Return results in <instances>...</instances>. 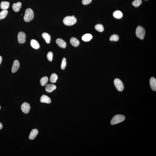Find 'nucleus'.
<instances>
[{
  "label": "nucleus",
  "instance_id": "obj_23",
  "mask_svg": "<svg viewBox=\"0 0 156 156\" xmlns=\"http://www.w3.org/2000/svg\"><path fill=\"white\" fill-rule=\"evenodd\" d=\"M113 15L114 17L118 19H120L122 17L123 14L121 11H117L114 12Z\"/></svg>",
  "mask_w": 156,
  "mask_h": 156
},
{
  "label": "nucleus",
  "instance_id": "obj_1",
  "mask_svg": "<svg viewBox=\"0 0 156 156\" xmlns=\"http://www.w3.org/2000/svg\"><path fill=\"white\" fill-rule=\"evenodd\" d=\"M34 17L33 11L30 8H28L25 10L24 20L25 22H30L33 19Z\"/></svg>",
  "mask_w": 156,
  "mask_h": 156
},
{
  "label": "nucleus",
  "instance_id": "obj_5",
  "mask_svg": "<svg viewBox=\"0 0 156 156\" xmlns=\"http://www.w3.org/2000/svg\"><path fill=\"white\" fill-rule=\"evenodd\" d=\"M114 84L117 90L119 91H121L124 89L123 84L120 79L116 78L114 80Z\"/></svg>",
  "mask_w": 156,
  "mask_h": 156
},
{
  "label": "nucleus",
  "instance_id": "obj_3",
  "mask_svg": "<svg viewBox=\"0 0 156 156\" xmlns=\"http://www.w3.org/2000/svg\"><path fill=\"white\" fill-rule=\"evenodd\" d=\"M77 19L75 17L67 16L63 19V22L65 25L67 26L73 25L76 23Z\"/></svg>",
  "mask_w": 156,
  "mask_h": 156
},
{
  "label": "nucleus",
  "instance_id": "obj_10",
  "mask_svg": "<svg viewBox=\"0 0 156 156\" xmlns=\"http://www.w3.org/2000/svg\"><path fill=\"white\" fill-rule=\"evenodd\" d=\"M38 130L37 129H33L30 133L29 138L30 139L33 140L36 137L38 134Z\"/></svg>",
  "mask_w": 156,
  "mask_h": 156
},
{
  "label": "nucleus",
  "instance_id": "obj_34",
  "mask_svg": "<svg viewBox=\"0 0 156 156\" xmlns=\"http://www.w3.org/2000/svg\"></svg>",
  "mask_w": 156,
  "mask_h": 156
},
{
  "label": "nucleus",
  "instance_id": "obj_35",
  "mask_svg": "<svg viewBox=\"0 0 156 156\" xmlns=\"http://www.w3.org/2000/svg\"><path fill=\"white\" fill-rule=\"evenodd\" d=\"M23 15L22 14V15Z\"/></svg>",
  "mask_w": 156,
  "mask_h": 156
},
{
  "label": "nucleus",
  "instance_id": "obj_9",
  "mask_svg": "<svg viewBox=\"0 0 156 156\" xmlns=\"http://www.w3.org/2000/svg\"><path fill=\"white\" fill-rule=\"evenodd\" d=\"M56 42L58 46L62 48H66V42L62 39L59 38L57 39Z\"/></svg>",
  "mask_w": 156,
  "mask_h": 156
},
{
  "label": "nucleus",
  "instance_id": "obj_17",
  "mask_svg": "<svg viewBox=\"0 0 156 156\" xmlns=\"http://www.w3.org/2000/svg\"><path fill=\"white\" fill-rule=\"evenodd\" d=\"M42 37L45 40L46 43H50L51 41V36L49 34L44 32L42 34Z\"/></svg>",
  "mask_w": 156,
  "mask_h": 156
},
{
  "label": "nucleus",
  "instance_id": "obj_11",
  "mask_svg": "<svg viewBox=\"0 0 156 156\" xmlns=\"http://www.w3.org/2000/svg\"><path fill=\"white\" fill-rule=\"evenodd\" d=\"M40 101L41 102L47 103H50L51 102L50 98L44 95L41 97Z\"/></svg>",
  "mask_w": 156,
  "mask_h": 156
},
{
  "label": "nucleus",
  "instance_id": "obj_30",
  "mask_svg": "<svg viewBox=\"0 0 156 156\" xmlns=\"http://www.w3.org/2000/svg\"><path fill=\"white\" fill-rule=\"evenodd\" d=\"M3 125L0 122V130H1L2 128Z\"/></svg>",
  "mask_w": 156,
  "mask_h": 156
},
{
  "label": "nucleus",
  "instance_id": "obj_29",
  "mask_svg": "<svg viewBox=\"0 0 156 156\" xmlns=\"http://www.w3.org/2000/svg\"><path fill=\"white\" fill-rule=\"evenodd\" d=\"M92 1V0H83L82 3L83 5H86L90 3Z\"/></svg>",
  "mask_w": 156,
  "mask_h": 156
},
{
  "label": "nucleus",
  "instance_id": "obj_16",
  "mask_svg": "<svg viewBox=\"0 0 156 156\" xmlns=\"http://www.w3.org/2000/svg\"><path fill=\"white\" fill-rule=\"evenodd\" d=\"M70 43L72 45L75 47H77L80 44V42L77 38L72 37L70 40Z\"/></svg>",
  "mask_w": 156,
  "mask_h": 156
},
{
  "label": "nucleus",
  "instance_id": "obj_31",
  "mask_svg": "<svg viewBox=\"0 0 156 156\" xmlns=\"http://www.w3.org/2000/svg\"><path fill=\"white\" fill-rule=\"evenodd\" d=\"M2 57L0 56V65L2 63Z\"/></svg>",
  "mask_w": 156,
  "mask_h": 156
},
{
  "label": "nucleus",
  "instance_id": "obj_4",
  "mask_svg": "<svg viewBox=\"0 0 156 156\" xmlns=\"http://www.w3.org/2000/svg\"><path fill=\"white\" fill-rule=\"evenodd\" d=\"M136 35L137 37L143 40L144 39L145 34V31L144 28L142 27L139 26L136 30Z\"/></svg>",
  "mask_w": 156,
  "mask_h": 156
},
{
  "label": "nucleus",
  "instance_id": "obj_18",
  "mask_svg": "<svg viewBox=\"0 0 156 156\" xmlns=\"http://www.w3.org/2000/svg\"><path fill=\"white\" fill-rule=\"evenodd\" d=\"M93 38V36L90 34H86L82 36V39L85 42H89Z\"/></svg>",
  "mask_w": 156,
  "mask_h": 156
},
{
  "label": "nucleus",
  "instance_id": "obj_33",
  "mask_svg": "<svg viewBox=\"0 0 156 156\" xmlns=\"http://www.w3.org/2000/svg\"><path fill=\"white\" fill-rule=\"evenodd\" d=\"M1 109V107L0 106V109Z\"/></svg>",
  "mask_w": 156,
  "mask_h": 156
},
{
  "label": "nucleus",
  "instance_id": "obj_26",
  "mask_svg": "<svg viewBox=\"0 0 156 156\" xmlns=\"http://www.w3.org/2000/svg\"><path fill=\"white\" fill-rule=\"evenodd\" d=\"M119 37L118 35H113L110 37V40L112 41H117L119 40Z\"/></svg>",
  "mask_w": 156,
  "mask_h": 156
},
{
  "label": "nucleus",
  "instance_id": "obj_15",
  "mask_svg": "<svg viewBox=\"0 0 156 156\" xmlns=\"http://www.w3.org/2000/svg\"><path fill=\"white\" fill-rule=\"evenodd\" d=\"M30 45L32 48L35 49H39L40 46L37 41L35 39H32L30 41Z\"/></svg>",
  "mask_w": 156,
  "mask_h": 156
},
{
  "label": "nucleus",
  "instance_id": "obj_22",
  "mask_svg": "<svg viewBox=\"0 0 156 156\" xmlns=\"http://www.w3.org/2000/svg\"><path fill=\"white\" fill-rule=\"evenodd\" d=\"M8 13V11L7 10H3L0 12V20H1L6 17Z\"/></svg>",
  "mask_w": 156,
  "mask_h": 156
},
{
  "label": "nucleus",
  "instance_id": "obj_8",
  "mask_svg": "<svg viewBox=\"0 0 156 156\" xmlns=\"http://www.w3.org/2000/svg\"><path fill=\"white\" fill-rule=\"evenodd\" d=\"M20 66L19 62L18 60H15L14 61L13 64L11 72L12 73H15L17 71Z\"/></svg>",
  "mask_w": 156,
  "mask_h": 156
},
{
  "label": "nucleus",
  "instance_id": "obj_25",
  "mask_svg": "<svg viewBox=\"0 0 156 156\" xmlns=\"http://www.w3.org/2000/svg\"><path fill=\"white\" fill-rule=\"evenodd\" d=\"M142 3L141 0H134L132 3V5L136 7H138Z\"/></svg>",
  "mask_w": 156,
  "mask_h": 156
},
{
  "label": "nucleus",
  "instance_id": "obj_12",
  "mask_svg": "<svg viewBox=\"0 0 156 156\" xmlns=\"http://www.w3.org/2000/svg\"><path fill=\"white\" fill-rule=\"evenodd\" d=\"M150 84L151 89L154 91L156 90V80L154 77H151L150 80Z\"/></svg>",
  "mask_w": 156,
  "mask_h": 156
},
{
  "label": "nucleus",
  "instance_id": "obj_14",
  "mask_svg": "<svg viewBox=\"0 0 156 156\" xmlns=\"http://www.w3.org/2000/svg\"><path fill=\"white\" fill-rule=\"evenodd\" d=\"M22 4L20 2H18L17 3H14L13 4L12 8L15 12H18L21 8Z\"/></svg>",
  "mask_w": 156,
  "mask_h": 156
},
{
  "label": "nucleus",
  "instance_id": "obj_21",
  "mask_svg": "<svg viewBox=\"0 0 156 156\" xmlns=\"http://www.w3.org/2000/svg\"><path fill=\"white\" fill-rule=\"evenodd\" d=\"M58 79L57 75L56 73H53L50 76V81L52 83H56Z\"/></svg>",
  "mask_w": 156,
  "mask_h": 156
},
{
  "label": "nucleus",
  "instance_id": "obj_13",
  "mask_svg": "<svg viewBox=\"0 0 156 156\" xmlns=\"http://www.w3.org/2000/svg\"><path fill=\"white\" fill-rule=\"evenodd\" d=\"M56 85L52 84H49L47 85L45 87V90L48 93H51L56 89Z\"/></svg>",
  "mask_w": 156,
  "mask_h": 156
},
{
  "label": "nucleus",
  "instance_id": "obj_2",
  "mask_svg": "<svg viewBox=\"0 0 156 156\" xmlns=\"http://www.w3.org/2000/svg\"><path fill=\"white\" fill-rule=\"evenodd\" d=\"M125 119V117L123 115H116L112 119L110 122V124L111 125L117 124L118 123L124 121Z\"/></svg>",
  "mask_w": 156,
  "mask_h": 156
},
{
  "label": "nucleus",
  "instance_id": "obj_24",
  "mask_svg": "<svg viewBox=\"0 0 156 156\" xmlns=\"http://www.w3.org/2000/svg\"><path fill=\"white\" fill-rule=\"evenodd\" d=\"M95 28L96 30L100 32H103L104 30L103 25L101 24H97L95 26Z\"/></svg>",
  "mask_w": 156,
  "mask_h": 156
},
{
  "label": "nucleus",
  "instance_id": "obj_27",
  "mask_svg": "<svg viewBox=\"0 0 156 156\" xmlns=\"http://www.w3.org/2000/svg\"><path fill=\"white\" fill-rule=\"evenodd\" d=\"M66 58H64L62 59L61 65V68L62 70L64 69L66 66Z\"/></svg>",
  "mask_w": 156,
  "mask_h": 156
},
{
  "label": "nucleus",
  "instance_id": "obj_28",
  "mask_svg": "<svg viewBox=\"0 0 156 156\" xmlns=\"http://www.w3.org/2000/svg\"><path fill=\"white\" fill-rule=\"evenodd\" d=\"M47 58L49 61H52L53 59V53L51 52H49L47 54Z\"/></svg>",
  "mask_w": 156,
  "mask_h": 156
},
{
  "label": "nucleus",
  "instance_id": "obj_19",
  "mask_svg": "<svg viewBox=\"0 0 156 156\" xmlns=\"http://www.w3.org/2000/svg\"><path fill=\"white\" fill-rule=\"evenodd\" d=\"M9 2L6 1H2L1 3L0 7L1 9L3 10H7L9 8Z\"/></svg>",
  "mask_w": 156,
  "mask_h": 156
},
{
  "label": "nucleus",
  "instance_id": "obj_32",
  "mask_svg": "<svg viewBox=\"0 0 156 156\" xmlns=\"http://www.w3.org/2000/svg\"><path fill=\"white\" fill-rule=\"evenodd\" d=\"M72 16L73 17H75L74 16V15H73V16Z\"/></svg>",
  "mask_w": 156,
  "mask_h": 156
},
{
  "label": "nucleus",
  "instance_id": "obj_20",
  "mask_svg": "<svg viewBox=\"0 0 156 156\" xmlns=\"http://www.w3.org/2000/svg\"><path fill=\"white\" fill-rule=\"evenodd\" d=\"M48 81V78L47 76L44 77L40 80V84L42 86H44L46 85Z\"/></svg>",
  "mask_w": 156,
  "mask_h": 156
},
{
  "label": "nucleus",
  "instance_id": "obj_6",
  "mask_svg": "<svg viewBox=\"0 0 156 156\" xmlns=\"http://www.w3.org/2000/svg\"><path fill=\"white\" fill-rule=\"evenodd\" d=\"M21 110L24 113L28 114L29 113L31 108L30 106L29 103L24 102L21 106Z\"/></svg>",
  "mask_w": 156,
  "mask_h": 156
},
{
  "label": "nucleus",
  "instance_id": "obj_7",
  "mask_svg": "<svg viewBox=\"0 0 156 156\" xmlns=\"http://www.w3.org/2000/svg\"><path fill=\"white\" fill-rule=\"evenodd\" d=\"M18 42L19 43H25L26 39V35L24 32H19L18 34Z\"/></svg>",
  "mask_w": 156,
  "mask_h": 156
}]
</instances>
